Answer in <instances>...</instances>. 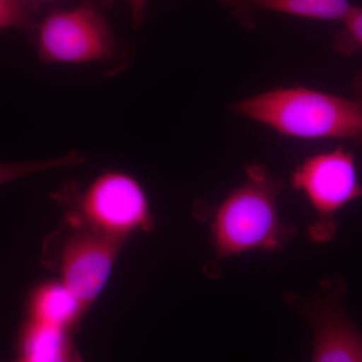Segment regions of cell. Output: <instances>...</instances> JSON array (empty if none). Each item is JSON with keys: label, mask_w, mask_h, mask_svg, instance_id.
<instances>
[{"label": "cell", "mask_w": 362, "mask_h": 362, "mask_svg": "<svg viewBox=\"0 0 362 362\" xmlns=\"http://www.w3.org/2000/svg\"><path fill=\"white\" fill-rule=\"evenodd\" d=\"M232 110L286 137L362 143V101L302 86L266 90L237 102Z\"/></svg>", "instance_id": "obj_1"}, {"label": "cell", "mask_w": 362, "mask_h": 362, "mask_svg": "<svg viewBox=\"0 0 362 362\" xmlns=\"http://www.w3.org/2000/svg\"><path fill=\"white\" fill-rule=\"evenodd\" d=\"M246 175L244 183L214 211L211 240L218 259L251 251H278L295 235V228L283 223L279 214L283 180L259 164L247 168Z\"/></svg>", "instance_id": "obj_2"}, {"label": "cell", "mask_w": 362, "mask_h": 362, "mask_svg": "<svg viewBox=\"0 0 362 362\" xmlns=\"http://www.w3.org/2000/svg\"><path fill=\"white\" fill-rule=\"evenodd\" d=\"M68 206L71 225L83 226L127 240L138 232H150L154 218L148 197L134 176L107 170L81 190L71 187L57 194Z\"/></svg>", "instance_id": "obj_3"}, {"label": "cell", "mask_w": 362, "mask_h": 362, "mask_svg": "<svg viewBox=\"0 0 362 362\" xmlns=\"http://www.w3.org/2000/svg\"><path fill=\"white\" fill-rule=\"evenodd\" d=\"M35 45L47 65L107 63L118 49L104 14L88 4L47 14L35 30Z\"/></svg>", "instance_id": "obj_4"}, {"label": "cell", "mask_w": 362, "mask_h": 362, "mask_svg": "<svg viewBox=\"0 0 362 362\" xmlns=\"http://www.w3.org/2000/svg\"><path fill=\"white\" fill-rule=\"evenodd\" d=\"M291 185L315 209L311 239L326 242L335 233L338 211L362 195L356 158L342 147L307 157L293 171Z\"/></svg>", "instance_id": "obj_5"}, {"label": "cell", "mask_w": 362, "mask_h": 362, "mask_svg": "<svg viewBox=\"0 0 362 362\" xmlns=\"http://www.w3.org/2000/svg\"><path fill=\"white\" fill-rule=\"evenodd\" d=\"M125 239L75 226L59 257L61 281L86 314L103 292Z\"/></svg>", "instance_id": "obj_6"}, {"label": "cell", "mask_w": 362, "mask_h": 362, "mask_svg": "<svg viewBox=\"0 0 362 362\" xmlns=\"http://www.w3.org/2000/svg\"><path fill=\"white\" fill-rule=\"evenodd\" d=\"M335 293H325L301 308L313 334L311 362H362V332Z\"/></svg>", "instance_id": "obj_7"}, {"label": "cell", "mask_w": 362, "mask_h": 362, "mask_svg": "<svg viewBox=\"0 0 362 362\" xmlns=\"http://www.w3.org/2000/svg\"><path fill=\"white\" fill-rule=\"evenodd\" d=\"M240 23L251 25L256 11H268L314 21H343L351 11L349 0H220Z\"/></svg>", "instance_id": "obj_8"}, {"label": "cell", "mask_w": 362, "mask_h": 362, "mask_svg": "<svg viewBox=\"0 0 362 362\" xmlns=\"http://www.w3.org/2000/svg\"><path fill=\"white\" fill-rule=\"evenodd\" d=\"M28 318L75 332L86 312L62 281H47L30 293Z\"/></svg>", "instance_id": "obj_9"}, {"label": "cell", "mask_w": 362, "mask_h": 362, "mask_svg": "<svg viewBox=\"0 0 362 362\" xmlns=\"http://www.w3.org/2000/svg\"><path fill=\"white\" fill-rule=\"evenodd\" d=\"M85 162L86 156L78 151L44 160L0 162V185L45 171L74 168Z\"/></svg>", "instance_id": "obj_10"}, {"label": "cell", "mask_w": 362, "mask_h": 362, "mask_svg": "<svg viewBox=\"0 0 362 362\" xmlns=\"http://www.w3.org/2000/svg\"><path fill=\"white\" fill-rule=\"evenodd\" d=\"M342 25L333 39V49L342 56H351L362 49V7H352Z\"/></svg>", "instance_id": "obj_11"}, {"label": "cell", "mask_w": 362, "mask_h": 362, "mask_svg": "<svg viewBox=\"0 0 362 362\" xmlns=\"http://www.w3.org/2000/svg\"><path fill=\"white\" fill-rule=\"evenodd\" d=\"M35 11L25 0H0V30L7 28L30 30L35 28Z\"/></svg>", "instance_id": "obj_12"}, {"label": "cell", "mask_w": 362, "mask_h": 362, "mask_svg": "<svg viewBox=\"0 0 362 362\" xmlns=\"http://www.w3.org/2000/svg\"><path fill=\"white\" fill-rule=\"evenodd\" d=\"M4 362H84V361H83V357L76 344H73L54 356L40 357V358H26V357L18 356L14 361Z\"/></svg>", "instance_id": "obj_13"}, {"label": "cell", "mask_w": 362, "mask_h": 362, "mask_svg": "<svg viewBox=\"0 0 362 362\" xmlns=\"http://www.w3.org/2000/svg\"><path fill=\"white\" fill-rule=\"evenodd\" d=\"M131 7V13H132L133 23L135 26H138L142 23L144 18L145 8H146L147 1L148 0H128Z\"/></svg>", "instance_id": "obj_14"}, {"label": "cell", "mask_w": 362, "mask_h": 362, "mask_svg": "<svg viewBox=\"0 0 362 362\" xmlns=\"http://www.w3.org/2000/svg\"><path fill=\"white\" fill-rule=\"evenodd\" d=\"M357 92L362 98V80L359 81L358 84H357Z\"/></svg>", "instance_id": "obj_15"}, {"label": "cell", "mask_w": 362, "mask_h": 362, "mask_svg": "<svg viewBox=\"0 0 362 362\" xmlns=\"http://www.w3.org/2000/svg\"><path fill=\"white\" fill-rule=\"evenodd\" d=\"M25 1L33 2V1H39V0H25Z\"/></svg>", "instance_id": "obj_16"}]
</instances>
